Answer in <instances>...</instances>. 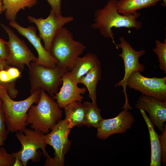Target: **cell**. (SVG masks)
Returning a JSON list of instances; mask_svg holds the SVG:
<instances>
[{
    "mask_svg": "<svg viewBox=\"0 0 166 166\" xmlns=\"http://www.w3.org/2000/svg\"><path fill=\"white\" fill-rule=\"evenodd\" d=\"M117 0H109L102 8L96 10L94 13V23L91 25L92 28L98 30L105 37L112 39L113 42L117 45L113 39V27H125L140 29L142 23L137 20L140 13L136 12L134 14L124 15L118 12L117 7Z\"/></svg>",
    "mask_w": 166,
    "mask_h": 166,
    "instance_id": "1",
    "label": "cell"
},
{
    "mask_svg": "<svg viewBox=\"0 0 166 166\" xmlns=\"http://www.w3.org/2000/svg\"><path fill=\"white\" fill-rule=\"evenodd\" d=\"M40 93L41 90L31 92L30 96L27 98L17 101L10 97L6 89L0 92L5 121L8 131L12 132H23L28 125L26 120L28 111L34 103H38Z\"/></svg>",
    "mask_w": 166,
    "mask_h": 166,
    "instance_id": "2",
    "label": "cell"
},
{
    "mask_svg": "<svg viewBox=\"0 0 166 166\" xmlns=\"http://www.w3.org/2000/svg\"><path fill=\"white\" fill-rule=\"evenodd\" d=\"M62 113L54 100L41 89L38 103L32 105L28 111L26 122L32 129L46 134L60 120Z\"/></svg>",
    "mask_w": 166,
    "mask_h": 166,
    "instance_id": "3",
    "label": "cell"
},
{
    "mask_svg": "<svg viewBox=\"0 0 166 166\" xmlns=\"http://www.w3.org/2000/svg\"><path fill=\"white\" fill-rule=\"evenodd\" d=\"M86 48L84 44L73 39L71 32L63 27L54 37L49 52L57 61V66L70 71Z\"/></svg>",
    "mask_w": 166,
    "mask_h": 166,
    "instance_id": "4",
    "label": "cell"
},
{
    "mask_svg": "<svg viewBox=\"0 0 166 166\" xmlns=\"http://www.w3.org/2000/svg\"><path fill=\"white\" fill-rule=\"evenodd\" d=\"M45 134L38 131L26 128L23 132H16V136L20 141L22 147L16 152H13L15 158H18L22 161L23 166H26L28 162L31 160L36 162L40 160L41 152L38 151L41 149L45 160L51 157L45 149L46 144L44 139Z\"/></svg>",
    "mask_w": 166,
    "mask_h": 166,
    "instance_id": "5",
    "label": "cell"
},
{
    "mask_svg": "<svg viewBox=\"0 0 166 166\" xmlns=\"http://www.w3.org/2000/svg\"><path fill=\"white\" fill-rule=\"evenodd\" d=\"M30 92L42 89L53 98L58 92L62 84V78L66 71L56 66L48 68L41 65H36L32 62L29 68Z\"/></svg>",
    "mask_w": 166,
    "mask_h": 166,
    "instance_id": "6",
    "label": "cell"
},
{
    "mask_svg": "<svg viewBox=\"0 0 166 166\" xmlns=\"http://www.w3.org/2000/svg\"><path fill=\"white\" fill-rule=\"evenodd\" d=\"M71 128L65 119L60 120L50 133L44 134L45 143L52 146L54 151V158L45 160V166L64 165L65 155L69 151L71 144L68 136Z\"/></svg>",
    "mask_w": 166,
    "mask_h": 166,
    "instance_id": "7",
    "label": "cell"
},
{
    "mask_svg": "<svg viewBox=\"0 0 166 166\" xmlns=\"http://www.w3.org/2000/svg\"><path fill=\"white\" fill-rule=\"evenodd\" d=\"M120 43L117 45V49L121 48L122 53L118 56L121 57L124 62V74L123 79L114 85L116 87L122 86V92L124 94L125 102L122 109H132L130 105L128 99V95L126 92L127 82L131 73L135 71L143 72L145 69L144 64H140L139 58L145 53V50L144 49L136 51L135 50L130 44L123 37L119 38Z\"/></svg>",
    "mask_w": 166,
    "mask_h": 166,
    "instance_id": "8",
    "label": "cell"
},
{
    "mask_svg": "<svg viewBox=\"0 0 166 166\" xmlns=\"http://www.w3.org/2000/svg\"><path fill=\"white\" fill-rule=\"evenodd\" d=\"M0 25L8 34L9 54L6 61L10 66L23 70L25 65L28 68L31 63H35L37 60L25 42L19 38L13 31L8 26L1 23Z\"/></svg>",
    "mask_w": 166,
    "mask_h": 166,
    "instance_id": "9",
    "label": "cell"
},
{
    "mask_svg": "<svg viewBox=\"0 0 166 166\" xmlns=\"http://www.w3.org/2000/svg\"><path fill=\"white\" fill-rule=\"evenodd\" d=\"M127 85L142 95L166 102V76L149 78L144 76L138 71H135L128 77Z\"/></svg>",
    "mask_w": 166,
    "mask_h": 166,
    "instance_id": "10",
    "label": "cell"
},
{
    "mask_svg": "<svg viewBox=\"0 0 166 166\" xmlns=\"http://www.w3.org/2000/svg\"><path fill=\"white\" fill-rule=\"evenodd\" d=\"M27 18L36 26L39 33V36L43 40L45 48L49 51L56 34L64 25L74 19L73 16L59 15L52 10L48 16L45 19L37 18L30 16H28Z\"/></svg>",
    "mask_w": 166,
    "mask_h": 166,
    "instance_id": "11",
    "label": "cell"
},
{
    "mask_svg": "<svg viewBox=\"0 0 166 166\" xmlns=\"http://www.w3.org/2000/svg\"><path fill=\"white\" fill-rule=\"evenodd\" d=\"M9 25L14 28L19 34L25 37L33 46L38 54L37 60L35 63L36 65H41L45 67L53 68L56 67L57 60L47 50L41 42L42 39L36 34V28L32 26L27 28L22 27L15 21H10Z\"/></svg>",
    "mask_w": 166,
    "mask_h": 166,
    "instance_id": "12",
    "label": "cell"
},
{
    "mask_svg": "<svg viewBox=\"0 0 166 166\" xmlns=\"http://www.w3.org/2000/svg\"><path fill=\"white\" fill-rule=\"evenodd\" d=\"M128 109H124L115 117L102 119L97 128V137L105 140L113 134H123L130 129L135 122L134 116Z\"/></svg>",
    "mask_w": 166,
    "mask_h": 166,
    "instance_id": "13",
    "label": "cell"
},
{
    "mask_svg": "<svg viewBox=\"0 0 166 166\" xmlns=\"http://www.w3.org/2000/svg\"><path fill=\"white\" fill-rule=\"evenodd\" d=\"M62 85L53 98L57 100L60 109L64 108L75 101L81 102L84 98L81 94L87 91L85 87L79 88L73 78L70 71H66L62 79Z\"/></svg>",
    "mask_w": 166,
    "mask_h": 166,
    "instance_id": "14",
    "label": "cell"
},
{
    "mask_svg": "<svg viewBox=\"0 0 166 166\" xmlns=\"http://www.w3.org/2000/svg\"><path fill=\"white\" fill-rule=\"evenodd\" d=\"M136 108L148 113L149 118L160 131L164 129L166 121V102L142 94L135 105Z\"/></svg>",
    "mask_w": 166,
    "mask_h": 166,
    "instance_id": "15",
    "label": "cell"
},
{
    "mask_svg": "<svg viewBox=\"0 0 166 166\" xmlns=\"http://www.w3.org/2000/svg\"><path fill=\"white\" fill-rule=\"evenodd\" d=\"M101 64L97 55L91 53H87L82 57H79L70 71L72 76L78 84L81 78L96 65Z\"/></svg>",
    "mask_w": 166,
    "mask_h": 166,
    "instance_id": "16",
    "label": "cell"
},
{
    "mask_svg": "<svg viewBox=\"0 0 166 166\" xmlns=\"http://www.w3.org/2000/svg\"><path fill=\"white\" fill-rule=\"evenodd\" d=\"M147 126L149 135L151 147L150 166H160L161 151L159 135L154 128V125L145 112L140 110Z\"/></svg>",
    "mask_w": 166,
    "mask_h": 166,
    "instance_id": "17",
    "label": "cell"
},
{
    "mask_svg": "<svg viewBox=\"0 0 166 166\" xmlns=\"http://www.w3.org/2000/svg\"><path fill=\"white\" fill-rule=\"evenodd\" d=\"M163 1L164 6L166 0H119L117 7L119 13L124 15L134 14L138 10L155 6L159 1Z\"/></svg>",
    "mask_w": 166,
    "mask_h": 166,
    "instance_id": "18",
    "label": "cell"
},
{
    "mask_svg": "<svg viewBox=\"0 0 166 166\" xmlns=\"http://www.w3.org/2000/svg\"><path fill=\"white\" fill-rule=\"evenodd\" d=\"M101 64L96 65L80 79L79 83L83 84L89 93V97L92 100V103L97 104V85L101 79Z\"/></svg>",
    "mask_w": 166,
    "mask_h": 166,
    "instance_id": "19",
    "label": "cell"
},
{
    "mask_svg": "<svg viewBox=\"0 0 166 166\" xmlns=\"http://www.w3.org/2000/svg\"><path fill=\"white\" fill-rule=\"evenodd\" d=\"M65 119L72 128L75 126L85 125V111L83 104L73 102L64 108Z\"/></svg>",
    "mask_w": 166,
    "mask_h": 166,
    "instance_id": "20",
    "label": "cell"
},
{
    "mask_svg": "<svg viewBox=\"0 0 166 166\" xmlns=\"http://www.w3.org/2000/svg\"><path fill=\"white\" fill-rule=\"evenodd\" d=\"M3 11L6 19L15 20L18 12L25 7L30 8L37 3V0H2Z\"/></svg>",
    "mask_w": 166,
    "mask_h": 166,
    "instance_id": "21",
    "label": "cell"
},
{
    "mask_svg": "<svg viewBox=\"0 0 166 166\" xmlns=\"http://www.w3.org/2000/svg\"><path fill=\"white\" fill-rule=\"evenodd\" d=\"M83 105L85 111V125L97 128L103 119L101 114V109L97 104L85 101Z\"/></svg>",
    "mask_w": 166,
    "mask_h": 166,
    "instance_id": "22",
    "label": "cell"
},
{
    "mask_svg": "<svg viewBox=\"0 0 166 166\" xmlns=\"http://www.w3.org/2000/svg\"><path fill=\"white\" fill-rule=\"evenodd\" d=\"M156 46L152 50L157 55L159 63L160 69L166 73V40L161 42L158 40H156Z\"/></svg>",
    "mask_w": 166,
    "mask_h": 166,
    "instance_id": "23",
    "label": "cell"
},
{
    "mask_svg": "<svg viewBox=\"0 0 166 166\" xmlns=\"http://www.w3.org/2000/svg\"><path fill=\"white\" fill-rule=\"evenodd\" d=\"M15 158L2 146L0 148V166H13Z\"/></svg>",
    "mask_w": 166,
    "mask_h": 166,
    "instance_id": "24",
    "label": "cell"
},
{
    "mask_svg": "<svg viewBox=\"0 0 166 166\" xmlns=\"http://www.w3.org/2000/svg\"><path fill=\"white\" fill-rule=\"evenodd\" d=\"M164 129L159 135L161 151V159L163 164L166 165V124H164Z\"/></svg>",
    "mask_w": 166,
    "mask_h": 166,
    "instance_id": "25",
    "label": "cell"
},
{
    "mask_svg": "<svg viewBox=\"0 0 166 166\" xmlns=\"http://www.w3.org/2000/svg\"><path fill=\"white\" fill-rule=\"evenodd\" d=\"M16 81L15 80L6 83H2L0 81V92L5 89L11 98L13 99L16 98L18 91L15 87Z\"/></svg>",
    "mask_w": 166,
    "mask_h": 166,
    "instance_id": "26",
    "label": "cell"
},
{
    "mask_svg": "<svg viewBox=\"0 0 166 166\" xmlns=\"http://www.w3.org/2000/svg\"><path fill=\"white\" fill-rule=\"evenodd\" d=\"M2 109V101L0 97V136L5 140L7 137V132Z\"/></svg>",
    "mask_w": 166,
    "mask_h": 166,
    "instance_id": "27",
    "label": "cell"
},
{
    "mask_svg": "<svg viewBox=\"0 0 166 166\" xmlns=\"http://www.w3.org/2000/svg\"><path fill=\"white\" fill-rule=\"evenodd\" d=\"M9 54L8 42L0 38V60H6Z\"/></svg>",
    "mask_w": 166,
    "mask_h": 166,
    "instance_id": "28",
    "label": "cell"
},
{
    "mask_svg": "<svg viewBox=\"0 0 166 166\" xmlns=\"http://www.w3.org/2000/svg\"><path fill=\"white\" fill-rule=\"evenodd\" d=\"M51 7V10L59 15H62L61 0H46Z\"/></svg>",
    "mask_w": 166,
    "mask_h": 166,
    "instance_id": "29",
    "label": "cell"
},
{
    "mask_svg": "<svg viewBox=\"0 0 166 166\" xmlns=\"http://www.w3.org/2000/svg\"><path fill=\"white\" fill-rule=\"evenodd\" d=\"M6 70L12 81L16 80L17 78L21 76V72L19 69L16 67L10 66Z\"/></svg>",
    "mask_w": 166,
    "mask_h": 166,
    "instance_id": "30",
    "label": "cell"
},
{
    "mask_svg": "<svg viewBox=\"0 0 166 166\" xmlns=\"http://www.w3.org/2000/svg\"><path fill=\"white\" fill-rule=\"evenodd\" d=\"M13 81H12L10 78L6 69H3L0 71V81L1 82L6 83Z\"/></svg>",
    "mask_w": 166,
    "mask_h": 166,
    "instance_id": "31",
    "label": "cell"
},
{
    "mask_svg": "<svg viewBox=\"0 0 166 166\" xmlns=\"http://www.w3.org/2000/svg\"><path fill=\"white\" fill-rule=\"evenodd\" d=\"M10 67L6 60H0V71L3 69L6 70Z\"/></svg>",
    "mask_w": 166,
    "mask_h": 166,
    "instance_id": "32",
    "label": "cell"
},
{
    "mask_svg": "<svg viewBox=\"0 0 166 166\" xmlns=\"http://www.w3.org/2000/svg\"><path fill=\"white\" fill-rule=\"evenodd\" d=\"M22 166L23 164L21 160L18 158H15L13 163V166Z\"/></svg>",
    "mask_w": 166,
    "mask_h": 166,
    "instance_id": "33",
    "label": "cell"
},
{
    "mask_svg": "<svg viewBox=\"0 0 166 166\" xmlns=\"http://www.w3.org/2000/svg\"><path fill=\"white\" fill-rule=\"evenodd\" d=\"M3 11L2 0H0V14H1Z\"/></svg>",
    "mask_w": 166,
    "mask_h": 166,
    "instance_id": "34",
    "label": "cell"
},
{
    "mask_svg": "<svg viewBox=\"0 0 166 166\" xmlns=\"http://www.w3.org/2000/svg\"><path fill=\"white\" fill-rule=\"evenodd\" d=\"M5 140L0 136V148L4 144Z\"/></svg>",
    "mask_w": 166,
    "mask_h": 166,
    "instance_id": "35",
    "label": "cell"
}]
</instances>
